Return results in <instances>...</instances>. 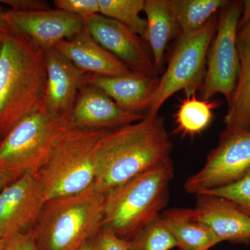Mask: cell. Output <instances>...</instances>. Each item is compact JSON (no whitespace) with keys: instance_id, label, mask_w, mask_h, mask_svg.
<instances>
[{"instance_id":"9a60e30c","label":"cell","mask_w":250,"mask_h":250,"mask_svg":"<svg viewBox=\"0 0 250 250\" xmlns=\"http://www.w3.org/2000/svg\"><path fill=\"white\" fill-rule=\"evenodd\" d=\"M194 216L208 225L222 242L250 244V215L233 202L213 195H197Z\"/></svg>"},{"instance_id":"d6986e66","label":"cell","mask_w":250,"mask_h":250,"mask_svg":"<svg viewBox=\"0 0 250 250\" xmlns=\"http://www.w3.org/2000/svg\"><path fill=\"white\" fill-rule=\"evenodd\" d=\"M146 27L141 38L147 42L158 72L164 65V54L169 42L181 37L172 0H145Z\"/></svg>"},{"instance_id":"2e32d148","label":"cell","mask_w":250,"mask_h":250,"mask_svg":"<svg viewBox=\"0 0 250 250\" xmlns=\"http://www.w3.org/2000/svg\"><path fill=\"white\" fill-rule=\"evenodd\" d=\"M240 67L236 88L224 117L225 131H250V0L243 1L237 31Z\"/></svg>"},{"instance_id":"484cf974","label":"cell","mask_w":250,"mask_h":250,"mask_svg":"<svg viewBox=\"0 0 250 250\" xmlns=\"http://www.w3.org/2000/svg\"><path fill=\"white\" fill-rule=\"evenodd\" d=\"M90 250H130L131 241L118 236L111 229L103 227L88 242Z\"/></svg>"},{"instance_id":"ba28073f","label":"cell","mask_w":250,"mask_h":250,"mask_svg":"<svg viewBox=\"0 0 250 250\" xmlns=\"http://www.w3.org/2000/svg\"><path fill=\"white\" fill-rule=\"evenodd\" d=\"M243 1H228L218 14V26L207 55V69L200 89L201 99L211 100L222 94L228 104L236 88L240 61L237 31Z\"/></svg>"},{"instance_id":"44dd1931","label":"cell","mask_w":250,"mask_h":250,"mask_svg":"<svg viewBox=\"0 0 250 250\" xmlns=\"http://www.w3.org/2000/svg\"><path fill=\"white\" fill-rule=\"evenodd\" d=\"M218 100H199L196 93L186 95L174 115V132L182 136H194L200 134L209 126L213 118V110L220 107Z\"/></svg>"},{"instance_id":"52a82bcc","label":"cell","mask_w":250,"mask_h":250,"mask_svg":"<svg viewBox=\"0 0 250 250\" xmlns=\"http://www.w3.org/2000/svg\"><path fill=\"white\" fill-rule=\"evenodd\" d=\"M215 15L200 30L177 39L167 69L148 104L146 116L154 117L166 100L183 90L191 95L200 89L205 77L207 52L218 26Z\"/></svg>"},{"instance_id":"30bf717a","label":"cell","mask_w":250,"mask_h":250,"mask_svg":"<svg viewBox=\"0 0 250 250\" xmlns=\"http://www.w3.org/2000/svg\"><path fill=\"white\" fill-rule=\"evenodd\" d=\"M84 27L99 45L132 72L158 78L159 72L146 42L121 23L98 14L83 19Z\"/></svg>"},{"instance_id":"4fadbf2b","label":"cell","mask_w":250,"mask_h":250,"mask_svg":"<svg viewBox=\"0 0 250 250\" xmlns=\"http://www.w3.org/2000/svg\"><path fill=\"white\" fill-rule=\"evenodd\" d=\"M68 116L72 127L104 130L136 123L146 117L125 111L104 92L86 82Z\"/></svg>"},{"instance_id":"f546056e","label":"cell","mask_w":250,"mask_h":250,"mask_svg":"<svg viewBox=\"0 0 250 250\" xmlns=\"http://www.w3.org/2000/svg\"><path fill=\"white\" fill-rule=\"evenodd\" d=\"M6 11H4L0 6V40L7 34L10 29L9 23L6 20Z\"/></svg>"},{"instance_id":"d6a6232c","label":"cell","mask_w":250,"mask_h":250,"mask_svg":"<svg viewBox=\"0 0 250 250\" xmlns=\"http://www.w3.org/2000/svg\"><path fill=\"white\" fill-rule=\"evenodd\" d=\"M80 250H90L89 243H85Z\"/></svg>"},{"instance_id":"277c9868","label":"cell","mask_w":250,"mask_h":250,"mask_svg":"<svg viewBox=\"0 0 250 250\" xmlns=\"http://www.w3.org/2000/svg\"><path fill=\"white\" fill-rule=\"evenodd\" d=\"M104 196L93 184L47 200L33 229L37 250H80L103 227Z\"/></svg>"},{"instance_id":"5bb4252c","label":"cell","mask_w":250,"mask_h":250,"mask_svg":"<svg viewBox=\"0 0 250 250\" xmlns=\"http://www.w3.org/2000/svg\"><path fill=\"white\" fill-rule=\"evenodd\" d=\"M45 53L47 82L42 104L54 116H64L84 85L86 73L56 49H46Z\"/></svg>"},{"instance_id":"9c48e42d","label":"cell","mask_w":250,"mask_h":250,"mask_svg":"<svg viewBox=\"0 0 250 250\" xmlns=\"http://www.w3.org/2000/svg\"><path fill=\"white\" fill-rule=\"evenodd\" d=\"M250 172V131L223 130L205 165L187 179L184 188L188 193L200 195L234 183Z\"/></svg>"},{"instance_id":"4316f807","label":"cell","mask_w":250,"mask_h":250,"mask_svg":"<svg viewBox=\"0 0 250 250\" xmlns=\"http://www.w3.org/2000/svg\"><path fill=\"white\" fill-rule=\"evenodd\" d=\"M56 9L84 19L100 14L99 0H54Z\"/></svg>"},{"instance_id":"f1b7e54d","label":"cell","mask_w":250,"mask_h":250,"mask_svg":"<svg viewBox=\"0 0 250 250\" xmlns=\"http://www.w3.org/2000/svg\"><path fill=\"white\" fill-rule=\"evenodd\" d=\"M4 250H37L33 231L18 233L6 240Z\"/></svg>"},{"instance_id":"8992f818","label":"cell","mask_w":250,"mask_h":250,"mask_svg":"<svg viewBox=\"0 0 250 250\" xmlns=\"http://www.w3.org/2000/svg\"><path fill=\"white\" fill-rule=\"evenodd\" d=\"M72 127L68 113L54 116L42 103L0 143V176L9 182L27 172L36 173L61 135Z\"/></svg>"},{"instance_id":"7c38bea8","label":"cell","mask_w":250,"mask_h":250,"mask_svg":"<svg viewBox=\"0 0 250 250\" xmlns=\"http://www.w3.org/2000/svg\"><path fill=\"white\" fill-rule=\"evenodd\" d=\"M10 27L30 38L44 50L71 39L84 28L82 18L55 9L36 12L6 11Z\"/></svg>"},{"instance_id":"5b68a950","label":"cell","mask_w":250,"mask_h":250,"mask_svg":"<svg viewBox=\"0 0 250 250\" xmlns=\"http://www.w3.org/2000/svg\"><path fill=\"white\" fill-rule=\"evenodd\" d=\"M106 131L72 127L61 135L36 172L47 201L77 195L93 185L95 146Z\"/></svg>"},{"instance_id":"3957f363","label":"cell","mask_w":250,"mask_h":250,"mask_svg":"<svg viewBox=\"0 0 250 250\" xmlns=\"http://www.w3.org/2000/svg\"><path fill=\"white\" fill-rule=\"evenodd\" d=\"M174 172L171 157L104 195L103 227L132 241L167 205Z\"/></svg>"},{"instance_id":"e0dca14e","label":"cell","mask_w":250,"mask_h":250,"mask_svg":"<svg viewBox=\"0 0 250 250\" xmlns=\"http://www.w3.org/2000/svg\"><path fill=\"white\" fill-rule=\"evenodd\" d=\"M85 82L103 90L125 111L146 116L148 104L159 85V77L132 71L114 76L86 74Z\"/></svg>"},{"instance_id":"ac0fdd59","label":"cell","mask_w":250,"mask_h":250,"mask_svg":"<svg viewBox=\"0 0 250 250\" xmlns=\"http://www.w3.org/2000/svg\"><path fill=\"white\" fill-rule=\"evenodd\" d=\"M54 48L86 74L114 76L131 72L121 61L99 45L85 27L71 39L60 41Z\"/></svg>"},{"instance_id":"7a4b0ae2","label":"cell","mask_w":250,"mask_h":250,"mask_svg":"<svg viewBox=\"0 0 250 250\" xmlns=\"http://www.w3.org/2000/svg\"><path fill=\"white\" fill-rule=\"evenodd\" d=\"M46 82L45 50L10 27L0 40V134L42 104Z\"/></svg>"},{"instance_id":"4dcf8cb0","label":"cell","mask_w":250,"mask_h":250,"mask_svg":"<svg viewBox=\"0 0 250 250\" xmlns=\"http://www.w3.org/2000/svg\"><path fill=\"white\" fill-rule=\"evenodd\" d=\"M8 182H9V181H8L7 179L0 176V191H1L5 187H6V184H7Z\"/></svg>"},{"instance_id":"603a6c76","label":"cell","mask_w":250,"mask_h":250,"mask_svg":"<svg viewBox=\"0 0 250 250\" xmlns=\"http://www.w3.org/2000/svg\"><path fill=\"white\" fill-rule=\"evenodd\" d=\"M100 14L121 23L135 34L142 36L146 20L140 14L144 11L145 0H99Z\"/></svg>"},{"instance_id":"6da1fadb","label":"cell","mask_w":250,"mask_h":250,"mask_svg":"<svg viewBox=\"0 0 250 250\" xmlns=\"http://www.w3.org/2000/svg\"><path fill=\"white\" fill-rule=\"evenodd\" d=\"M173 143L159 115L107 130L95 148L93 185L106 195L170 159Z\"/></svg>"},{"instance_id":"1f68e13d","label":"cell","mask_w":250,"mask_h":250,"mask_svg":"<svg viewBox=\"0 0 250 250\" xmlns=\"http://www.w3.org/2000/svg\"><path fill=\"white\" fill-rule=\"evenodd\" d=\"M5 245H6V240L0 237V250H4Z\"/></svg>"},{"instance_id":"d4e9b609","label":"cell","mask_w":250,"mask_h":250,"mask_svg":"<svg viewBox=\"0 0 250 250\" xmlns=\"http://www.w3.org/2000/svg\"><path fill=\"white\" fill-rule=\"evenodd\" d=\"M200 195H213L226 199L250 215V172L234 183Z\"/></svg>"},{"instance_id":"83f0119b","label":"cell","mask_w":250,"mask_h":250,"mask_svg":"<svg viewBox=\"0 0 250 250\" xmlns=\"http://www.w3.org/2000/svg\"><path fill=\"white\" fill-rule=\"evenodd\" d=\"M0 3L8 5L13 11L21 12H36L52 9L50 4L45 0H1Z\"/></svg>"},{"instance_id":"8fae6325","label":"cell","mask_w":250,"mask_h":250,"mask_svg":"<svg viewBox=\"0 0 250 250\" xmlns=\"http://www.w3.org/2000/svg\"><path fill=\"white\" fill-rule=\"evenodd\" d=\"M47 202L36 173L23 174L0 191V237L4 240L35 225Z\"/></svg>"},{"instance_id":"ffe728a7","label":"cell","mask_w":250,"mask_h":250,"mask_svg":"<svg viewBox=\"0 0 250 250\" xmlns=\"http://www.w3.org/2000/svg\"><path fill=\"white\" fill-rule=\"evenodd\" d=\"M161 217L180 250H209L221 243L208 225L194 216L192 208H170Z\"/></svg>"},{"instance_id":"cb8c5ba5","label":"cell","mask_w":250,"mask_h":250,"mask_svg":"<svg viewBox=\"0 0 250 250\" xmlns=\"http://www.w3.org/2000/svg\"><path fill=\"white\" fill-rule=\"evenodd\" d=\"M130 250H170L177 243L161 215L142 230L132 241Z\"/></svg>"},{"instance_id":"7402d4cb","label":"cell","mask_w":250,"mask_h":250,"mask_svg":"<svg viewBox=\"0 0 250 250\" xmlns=\"http://www.w3.org/2000/svg\"><path fill=\"white\" fill-rule=\"evenodd\" d=\"M177 14L181 37L194 34L203 28L228 2V0H172Z\"/></svg>"}]
</instances>
